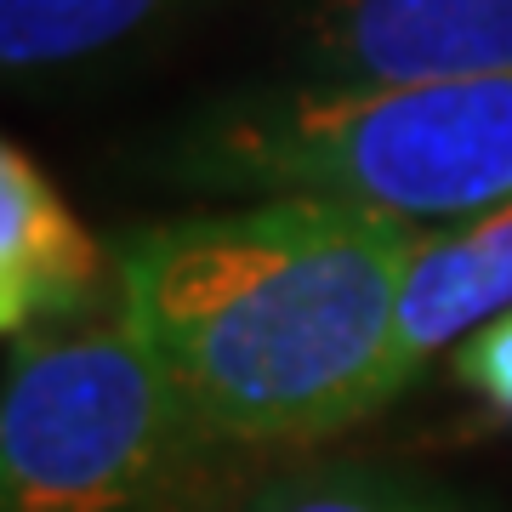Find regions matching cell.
<instances>
[{
  "label": "cell",
  "instance_id": "cell-1",
  "mask_svg": "<svg viewBox=\"0 0 512 512\" xmlns=\"http://www.w3.org/2000/svg\"><path fill=\"white\" fill-rule=\"evenodd\" d=\"M421 222L336 194H262L154 222L120 302L228 444H308L393 404L387 353Z\"/></svg>",
  "mask_w": 512,
  "mask_h": 512
},
{
  "label": "cell",
  "instance_id": "cell-2",
  "mask_svg": "<svg viewBox=\"0 0 512 512\" xmlns=\"http://www.w3.org/2000/svg\"><path fill=\"white\" fill-rule=\"evenodd\" d=\"M171 171L211 194H336L410 222H456L512 200V74L234 97L183 131Z\"/></svg>",
  "mask_w": 512,
  "mask_h": 512
},
{
  "label": "cell",
  "instance_id": "cell-3",
  "mask_svg": "<svg viewBox=\"0 0 512 512\" xmlns=\"http://www.w3.org/2000/svg\"><path fill=\"white\" fill-rule=\"evenodd\" d=\"M222 450L126 302L12 348L0 512H211Z\"/></svg>",
  "mask_w": 512,
  "mask_h": 512
},
{
  "label": "cell",
  "instance_id": "cell-4",
  "mask_svg": "<svg viewBox=\"0 0 512 512\" xmlns=\"http://www.w3.org/2000/svg\"><path fill=\"white\" fill-rule=\"evenodd\" d=\"M495 74H512V0H313L291 86L399 92Z\"/></svg>",
  "mask_w": 512,
  "mask_h": 512
},
{
  "label": "cell",
  "instance_id": "cell-5",
  "mask_svg": "<svg viewBox=\"0 0 512 512\" xmlns=\"http://www.w3.org/2000/svg\"><path fill=\"white\" fill-rule=\"evenodd\" d=\"M109 262L23 143H0V330L40 342L103 313Z\"/></svg>",
  "mask_w": 512,
  "mask_h": 512
},
{
  "label": "cell",
  "instance_id": "cell-6",
  "mask_svg": "<svg viewBox=\"0 0 512 512\" xmlns=\"http://www.w3.org/2000/svg\"><path fill=\"white\" fill-rule=\"evenodd\" d=\"M512 313V200L473 211V217L421 228V245L404 268L387 387L399 399L421 376V365L450 342H467L490 319Z\"/></svg>",
  "mask_w": 512,
  "mask_h": 512
},
{
  "label": "cell",
  "instance_id": "cell-7",
  "mask_svg": "<svg viewBox=\"0 0 512 512\" xmlns=\"http://www.w3.org/2000/svg\"><path fill=\"white\" fill-rule=\"evenodd\" d=\"M200 0H0V69L46 80L126 52Z\"/></svg>",
  "mask_w": 512,
  "mask_h": 512
},
{
  "label": "cell",
  "instance_id": "cell-8",
  "mask_svg": "<svg viewBox=\"0 0 512 512\" xmlns=\"http://www.w3.org/2000/svg\"><path fill=\"white\" fill-rule=\"evenodd\" d=\"M239 512H461L450 495L382 467H325L251 495Z\"/></svg>",
  "mask_w": 512,
  "mask_h": 512
},
{
  "label": "cell",
  "instance_id": "cell-9",
  "mask_svg": "<svg viewBox=\"0 0 512 512\" xmlns=\"http://www.w3.org/2000/svg\"><path fill=\"white\" fill-rule=\"evenodd\" d=\"M456 376L473 387L478 399L512 416V313L490 319L484 330H473L456 348Z\"/></svg>",
  "mask_w": 512,
  "mask_h": 512
}]
</instances>
